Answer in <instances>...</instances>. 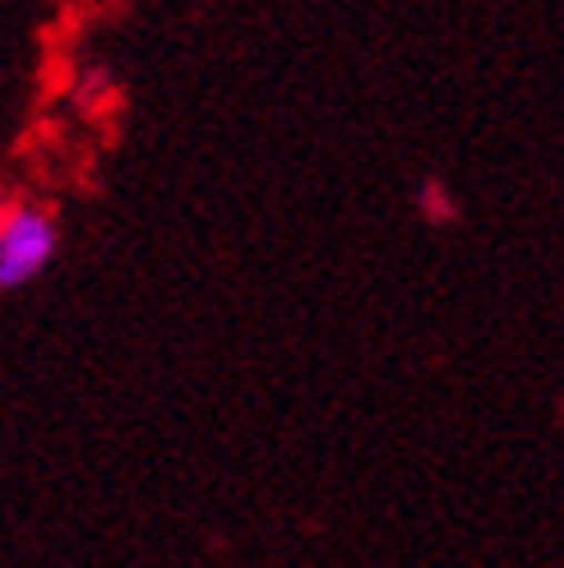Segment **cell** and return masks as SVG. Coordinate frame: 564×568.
Instances as JSON below:
<instances>
[{"label": "cell", "instance_id": "cell-1", "mask_svg": "<svg viewBox=\"0 0 564 568\" xmlns=\"http://www.w3.org/2000/svg\"><path fill=\"white\" fill-rule=\"evenodd\" d=\"M61 254V217L42 204L0 209V296L23 292Z\"/></svg>", "mask_w": 564, "mask_h": 568}]
</instances>
